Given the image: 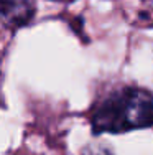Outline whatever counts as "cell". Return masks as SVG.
<instances>
[{
    "instance_id": "cell-3",
    "label": "cell",
    "mask_w": 153,
    "mask_h": 155,
    "mask_svg": "<svg viewBox=\"0 0 153 155\" xmlns=\"http://www.w3.org/2000/svg\"><path fill=\"white\" fill-rule=\"evenodd\" d=\"M84 155H110V152H107L105 149H100V147H92V149H87Z\"/></svg>"
},
{
    "instance_id": "cell-1",
    "label": "cell",
    "mask_w": 153,
    "mask_h": 155,
    "mask_svg": "<svg viewBox=\"0 0 153 155\" xmlns=\"http://www.w3.org/2000/svg\"><path fill=\"white\" fill-rule=\"evenodd\" d=\"M97 134H120L153 125V93L138 87L114 91L102 99L91 114Z\"/></svg>"
},
{
    "instance_id": "cell-2",
    "label": "cell",
    "mask_w": 153,
    "mask_h": 155,
    "mask_svg": "<svg viewBox=\"0 0 153 155\" xmlns=\"http://www.w3.org/2000/svg\"><path fill=\"white\" fill-rule=\"evenodd\" d=\"M35 15L33 0H0V20L10 28H21Z\"/></svg>"
}]
</instances>
